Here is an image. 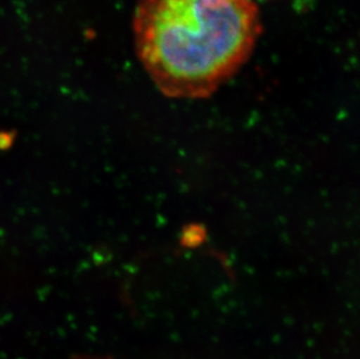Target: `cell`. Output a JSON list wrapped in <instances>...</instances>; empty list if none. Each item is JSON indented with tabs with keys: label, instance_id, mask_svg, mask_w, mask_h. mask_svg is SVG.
<instances>
[{
	"label": "cell",
	"instance_id": "obj_1",
	"mask_svg": "<svg viewBox=\"0 0 360 359\" xmlns=\"http://www.w3.org/2000/svg\"><path fill=\"white\" fill-rule=\"evenodd\" d=\"M253 0H140L136 51L162 94L212 95L248 62L262 34Z\"/></svg>",
	"mask_w": 360,
	"mask_h": 359
}]
</instances>
